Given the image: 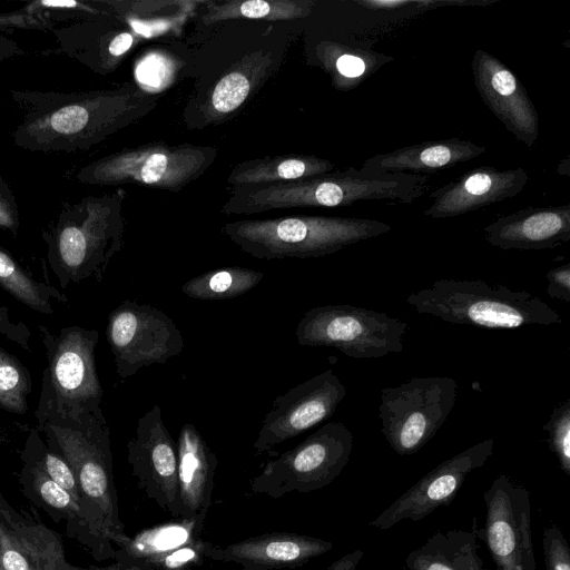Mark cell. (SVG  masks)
<instances>
[{
    "label": "cell",
    "mask_w": 570,
    "mask_h": 570,
    "mask_svg": "<svg viewBox=\"0 0 570 570\" xmlns=\"http://www.w3.org/2000/svg\"><path fill=\"white\" fill-rule=\"evenodd\" d=\"M23 110L13 144L42 153L85 151L147 115L157 98L126 85L78 92L11 90Z\"/></svg>",
    "instance_id": "6da1fadb"
},
{
    "label": "cell",
    "mask_w": 570,
    "mask_h": 570,
    "mask_svg": "<svg viewBox=\"0 0 570 570\" xmlns=\"http://www.w3.org/2000/svg\"><path fill=\"white\" fill-rule=\"evenodd\" d=\"M39 433L70 464L80 491L82 530L78 541L92 557L114 559L110 537L125 533L112 470L110 428L101 407L76 419H52Z\"/></svg>",
    "instance_id": "7a4b0ae2"
},
{
    "label": "cell",
    "mask_w": 570,
    "mask_h": 570,
    "mask_svg": "<svg viewBox=\"0 0 570 570\" xmlns=\"http://www.w3.org/2000/svg\"><path fill=\"white\" fill-rule=\"evenodd\" d=\"M124 189L81 198L65 206L55 225L42 232L47 258L60 287L88 278L102 281L124 245Z\"/></svg>",
    "instance_id": "3957f363"
},
{
    "label": "cell",
    "mask_w": 570,
    "mask_h": 570,
    "mask_svg": "<svg viewBox=\"0 0 570 570\" xmlns=\"http://www.w3.org/2000/svg\"><path fill=\"white\" fill-rule=\"evenodd\" d=\"M380 220L337 216H288L226 223L222 233L258 259L312 258L391 232Z\"/></svg>",
    "instance_id": "277c9868"
},
{
    "label": "cell",
    "mask_w": 570,
    "mask_h": 570,
    "mask_svg": "<svg viewBox=\"0 0 570 570\" xmlns=\"http://www.w3.org/2000/svg\"><path fill=\"white\" fill-rule=\"evenodd\" d=\"M405 302L420 314L444 322L491 330L560 324L561 315L527 291H512L481 279H438L411 293Z\"/></svg>",
    "instance_id": "5b68a950"
},
{
    "label": "cell",
    "mask_w": 570,
    "mask_h": 570,
    "mask_svg": "<svg viewBox=\"0 0 570 570\" xmlns=\"http://www.w3.org/2000/svg\"><path fill=\"white\" fill-rule=\"evenodd\" d=\"M38 331L47 358L35 411V429L40 432L49 420L76 419L98 410L104 391L96 368V330L71 325L52 333L38 325Z\"/></svg>",
    "instance_id": "8992f818"
},
{
    "label": "cell",
    "mask_w": 570,
    "mask_h": 570,
    "mask_svg": "<svg viewBox=\"0 0 570 570\" xmlns=\"http://www.w3.org/2000/svg\"><path fill=\"white\" fill-rule=\"evenodd\" d=\"M217 155L210 146L148 145L96 159L81 167L76 178L86 185L139 184L177 193L199 178Z\"/></svg>",
    "instance_id": "52a82bcc"
},
{
    "label": "cell",
    "mask_w": 570,
    "mask_h": 570,
    "mask_svg": "<svg viewBox=\"0 0 570 570\" xmlns=\"http://www.w3.org/2000/svg\"><path fill=\"white\" fill-rule=\"evenodd\" d=\"M407 328L404 321L365 307L322 305L304 313L295 337L302 346L334 347L353 358H376L402 352Z\"/></svg>",
    "instance_id": "ba28073f"
},
{
    "label": "cell",
    "mask_w": 570,
    "mask_h": 570,
    "mask_svg": "<svg viewBox=\"0 0 570 570\" xmlns=\"http://www.w3.org/2000/svg\"><path fill=\"white\" fill-rule=\"evenodd\" d=\"M353 434L341 422H327L293 449L267 461L250 481L255 494L279 499L331 484L350 460Z\"/></svg>",
    "instance_id": "9c48e42d"
},
{
    "label": "cell",
    "mask_w": 570,
    "mask_h": 570,
    "mask_svg": "<svg viewBox=\"0 0 570 570\" xmlns=\"http://www.w3.org/2000/svg\"><path fill=\"white\" fill-rule=\"evenodd\" d=\"M458 384L448 376L413 377L381 391V432L399 455L419 452L445 423Z\"/></svg>",
    "instance_id": "30bf717a"
},
{
    "label": "cell",
    "mask_w": 570,
    "mask_h": 570,
    "mask_svg": "<svg viewBox=\"0 0 570 570\" xmlns=\"http://www.w3.org/2000/svg\"><path fill=\"white\" fill-rule=\"evenodd\" d=\"M106 337L121 380L142 367L165 364L184 350L180 330L170 316L149 304L125 301L108 315Z\"/></svg>",
    "instance_id": "8fae6325"
},
{
    "label": "cell",
    "mask_w": 570,
    "mask_h": 570,
    "mask_svg": "<svg viewBox=\"0 0 570 570\" xmlns=\"http://www.w3.org/2000/svg\"><path fill=\"white\" fill-rule=\"evenodd\" d=\"M485 523L478 531L494 561V570H537L531 538L529 491L505 474L483 494Z\"/></svg>",
    "instance_id": "7c38bea8"
},
{
    "label": "cell",
    "mask_w": 570,
    "mask_h": 570,
    "mask_svg": "<svg viewBox=\"0 0 570 570\" xmlns=\"http://www.w3.org/2000/svg\"><path fill=\"white\" fill-rule=\"evenodd\" d=\"M345 395V385L331 368L288 389L274 400L262 421L253 444L256 454L269 453L276 445L328 420Z\"/></svg>",
    "instance_id": "4fadbf2b"
},
{
    "label": "cell",
    "mask_w": 570,
    "mask_h": 570,
    "mask_svg": "<svg viewBox=\"0 0 570 570\" xmlns=\"http://www.w3.org/2000/svg\"><path fill=\"white\" fill-rule=\"evenodd\" d=\"M204 522L174 518L144 529L134 537H110L116 551L114 560L134 563L147 570H195L207 559L212 542L202 537Z\"/></svg>",
    "instance_id": "5bb4252c"
},
{
    "label": "cell",
    "mask_w": 570,
    "mask_h": 570,
    "mask_svg": "<svg viewBox=\"0 0 570 570\" xmlns=\"http://www.w3.org/2000/svg\"><path fill=\"white\" fill-rule=\"evenodd\" d=\"M493 439H487L441 462L399 497L368 524L387 530L402 520L419 521L454 501L466 476L481 468L493 453Z\"/></svg>",
    "instance_id": "9a60e30c"
},
{
    "label": "cell",
    "mask_w": 570,
    "mask_h": 570,
    "mask_svg": "<svg viewBox=\"0 0 570 570\" xmlns=\"http://www.w3.org/2000/svg\"><path fill=\"white\" fill-rule=\"evenodd\" d=\"M127 460L139 488L156 504L176 515L177 446L155 404L137 422L127 443Z\"/></svg>",
    "instance_id": "2e32d148"
},
{
    "label": "cell",
    "mask_w": 570,
    "mask_h": 570,
    "mask_svg": "<svg viewBox=\"0 0 570 570\" xmlns=\"http://www.w3.org/2000/svg\"><path fill=\"white\" fill-rule=\"evenodd\" d=\"M478 94L505 129L531 148L539 136V115L518 77L492 53L479 49L471 60Z\"/></svg>",
    "instance_id": "e0dca14e"
},
{
    "label": "cell",
    "mask_w": 570,
    "mask_h": 570,
    "mask_svg": "<svg viewBox=\"0 0 570 570\" xmlns=\"http://www.w3.org/2000/svg\"><path fill=\"white\" fill-rule=\"evenodd\" d=\"M1 570H88L66 558L61 537L43 523L19 513L0 494Z\"/></svg>",
    "instance_id": "ac0fdd59"
},
{
    "label": "cell",
    "mask_w": 570,
    "mask_h": 570,
    "mask_svg": "<svg viewBox=\"0 0 570 570\" xmlns=\"http://www.w3.org/2000/svg\"><path fill=\"white\" fill-rule=\"evenodd\" d=\"M529 181L525 169L473 168L430 194L431 205L424 216L453 218L501 203L519 195Z\"/></svg>",
    "instance_id": "d6986e66"
},
{
    "label": "cell",
    "mask_w": 570,
    "mask_h": 570,
    "mask_svg": "<svg viewBox=\"0 0 570 570\" xmlns=\"http://www.w3.org/2000/svg\"><path fill=\"white\" fill-rule=\"evenodd\" d=\"M332 548L331 541L302 533L268 532L224 547L212 544L206 558L237 563L240 570L296 569Z\"/></svg>",
    "instance_id": "ffe728a7"
},
{
    "label": "cell",
    "mask_w": 570,
    "mask_h": 570,
    "mask_svg": "<svg viewBox=\"0 0 570 570\" xmlns=\"http://www.w3.org/2000/svg\"><path fill=\"white\" fill-rule=\"evenodd\" d=\"M485 240L500 249H550L570 240V204L528 207L499 216L484 228Z\"/></svg>",
    "instance_id": "44dd1931"
},
{
    "label": "cell",
    "mask_w": 570,
    "mask_h": 570,
    "mask_svg": "<svg viewBox=\"0 0 570 570\" xmlns=\"http://www.w3.org/2000/svg\"><path fill=\"white\" fill-rule=\"evenodd\" d=\"M178 471L175 518L205 522L212 504L218 459L193 423H185L176 442Z\"/></svg>",
    "instance_id": "7402d4cb"
},
{
    "label": "cell",
    "mask_w": 570,
    "mask_h": 570,
    "mask_svg": "<svg viewBox=\"0 0 570 570\" xmlns=\"http://www.w3.org/2000/svg\"><path fill=\"white\" fill-rule=\"evenodd\" d=\"M487 148L459 138L422 141L367 158L361 171L367 175L435 173L472 160Z\"/></svg>",
    "instance_id": "603a6c76"
},
{
    "label": "cell",
    "mask_w": 570,
    "mask_h": 570,
    "mask_svg": "<svg viewBox=\"0 0 570 570\" xmlns=\"http://www.w3.org/2000/svg\"><path fill=\"white\" fill-rule=\"evenodd\" d=\"M476 533L436 531L405 558L409 570H489L478 554Z\"/></svg>",
    "instance_id": "cb8c5ba5"
},
{
    "label": "cell",
    "mask_w": 570,
    "mask_h": 570,
    "mask_svg": "<svg viewBox=\"0 0 570 570\" xmlns=\"http://www.w3.org/2000/svg\"><path fill=\"white\" fill-rule=\"evenodd\" d=\"M334 164L305 155L254 158L237 164L227 176L232 187L259 186L299 180L333 171Z\"/></svg>",
    "instance_id": "d4e9b609"
},
{
    "label": "cell",
    "mask_w": 570,
    "mask_h": 570,
    "mask_svg": "<svg viewBox=\"0 0 570 570\" xmlns=\"http://www.w3.org/2000/svg\"><path fill=\"white\" fill-rule=\"evenodd\" d=\"M23 466L20 483L23 492L52 519L67 521L69 535L79 540L82 530L81 510L69 492L51 480L38 462L26 451L21 453Z\"/></svg>",
    "instance_id": "484cf974"
},
{
    "label": "cell",
    "mask_w": 570,
    "mask_h": 570,
    "mask_svg": "<svg viewBox=\"0 0 570 570\" xmlns=\"http://www.w3.org/2000/svg\"><path fill=\"white\" fill-rule=\"evenodd\" d=\"M309 0H228L210 2L202 16L205 24L230 19L293 20L309 14Z\"/></svg>",
    "instance_id": "4316f807"
},
{
    "label": "cell",
    "mask_w": 570,
    "mask_h": 570,
    "mask_svg": "<svg viewBox=\"0 0 570 570\" xmlns=\"http://www.w3.org/2000/svg\"><path fill=\"white\" fill-rule=\"evenodd\" d=\"M264 273L252 268L229 266L207 271L188 279L181 292L195 299L215 301L235 298L256 287Z\"/></svg>",
    "instance_id": "83f0119b"
},
{
    "label": "cell",
    "mask_w": 570,
    "mask_h": 570,
    "mask_svg": "<svg viewBox=\"0 0 570 570\" xmlns=\"http://www.w3.org/2000/svg\"><path fill=\"white\" fill-rule=\"evenodd\" d=\"M0 286L31 309L52 315V302L67 303L68 297L56 287L35 279L7 252L0 248Z\"/></svg>",
    "instance_id": "f1b7e54d"
},
{
    "label": "cell",
    "mask_w": 570,
    "mask_h": 570,
    "mask_svg": "<svg viewBox=\"0 0 570 570\" xmlns=\"http://www.w3.org/2000/svg\"><path fill=\"white\" fill-rule=\"evenodd\" d=\"M31 390L29 370L19 358L0 347V407L13 414H26Z\"/></svg>",
    "instance_id": "f546056e"
},
{
    "label": "cell",
    "mask_w": 570,
    "mask_h": 570,
    "mask_svg": "<svg viewBox=\"0 0 570 570\" xmlns=\"http://www.w3.org/2000/svg\"><path fill=\"white\" fill-rule=\"evenodd\" d=\"M23 450L38 462L51 480L69 492L80 507V491L70 464L62 455L47 446L36 429L30 430Z\"/></svg>",
    "instance_id": "4dcf8cb0"
},
{
    "label": "cell",
    "mask_w": 570,
    "mask_h": 570,
    "mask_svg": "<svg viewBox=\"0 0 570 570\" xmlns=\"http://www.w3.org/2000/svg\"><path fill=\"white\" fill-rule=\"evenodd\" d=\"M337 53L332 68L335 72L334 79L338 88L347 90L365 80L385 61L391 60L384 55L358 48H338Z\"/></svg>",
    "instance_id": "1f68e13d"
},
{
    "label": "cell",
    "mask_w": 570,
    "mask_h": 570,
    "mask_svg": "<svg viewBox=\"0 0 570 570\" xmlns=\"http://www.w3.org/2000/svg\"><path fill=\"white\" fill-rule=\"evenodd\" d=\"M254 85L253 75L247 66L225 75L215 86L209 109L213 115L225 116L238 109L248 97Z\"/></svg>",
    "instance_id": "d6a6232c"
},
{
    "label": "cell",
    "mask_w": 570,
    "mask_h": 570,
    "mask_svg": "<svg viewBox=\"0 0 570 570\" xmlns=\"http://www.w3.org/2000/svg\"><path fill=\"white\" fill-rule=\"evenodd\" d=\"M547 443L556 455L561 470L570 475V399L559 403L543 425Z\"/></svg>",
    "instance_id": "836d02e7"
},
{
    "label": "cell",
    "mask_w": 570,
    "mask_h": 570,
    "mask_svg": "<svg viewBox=\"0 0 570 570\" xmlns=\"http://www.w3.org/2000/svg\"><path fill=\"white\" fill-rule=\"evenodd\" d=\"M22 9L28 13L40 16L51 28L53 27L52 20H76L106 14V11L96 7L92 1L37 0Z\"/></svg>",
    "instance_id": "e575fe53"
},
{
    "label": "cell",
    "mask_w": 570,
    "mask_h": 570,
    "mask_svg": "<svg viewBox=\"0 0 570 570\" xmlns=\"http://www.w3.org/2000/svg\"><path fill=\"white\" fill-rule=\"evenodd\" d=\"M9 29H51V26L38 14L26 12L23 9L0 14V61L20 56L23 50L11 38L3 35Z\"/></svg>",
    "instance_id": "d590c367"
},
{
    "label": "cell",
    "mask_w": 570,
    "mask_h": 570,
    "mask_svg": "<svg viewBox=\"0 0 570 570\" xmlns=\"http://www.w3.org/2000/svg\"><path fill=\"white\" fill-rule=\"evenodd\" d=\"M542 544L547 570H570L569 543L557 525L544 528Z\"/></svg>",
    "instance_id": "8d00e7d4"
},
{
    "label": "cell",
    "mask_w": 570,
    "mask_h": 570,
    "mask_svg": "<svg viewBox=\"0 0 570 570\" xmlns=\"http://www.w3.org/2000/svg\"><path fill=\"white\" fill-rule=\"evenodd\" d=\"M20 225L18 204L8 183L0 176V227L17 234Z\"/></svg>",
    "instance_id": "74e56055"
},
{
    "label": "cell",
    "mask_w": 570,
    "mask_h": 570,
    "mask_svg": "<svg viewBox=\"0 0 570 570\" xmlns=\"http://www.w3.org/2000/svg\"><path fill=\"white\" fill-rule=\"evenodd\" d=\"M0 334L9 341L19 345L26 351H30L31 331L28 325L22 322L12 321L9 308L0 304Z\"/></svg>",
    "instance_id": "f35d334b"
},
{
    "label": "cell",
    "mask_w": 570,
    "mask_h": 570,
    "mask_svg": "<svg viewBox=\"0 0 570 570\" xmlns=\"http://www.w3.org/2000/svg\"><path fill=\"white\" fill-rule=\"evenodd\" d=\"M167 65L163 61L161 58L156 56L146 57L145 60H141L139 65H137L136 77L139 82H144L151 87H157L160 83H164V80L170 75V71Z\"/></svg>",
    "instance_id": "ab89813d"
},
{
    "label": "cell",
    "mask_w": 570,
    "mask_h": 570,
    "mask_svg": "<svg viewBox=\"0 0 570 570\" xmlns=\"http://www.w3.org/2000/svg\"><path fill=\"white\" fill-rule=\"evenodd\" d=\"M547 281V293L550 297L570 303V263L548 271Z\"/></svg>",
    "instance_id": "60d3db41"
},
{
    "label": "cell",
    "mask_w": 570,
    "mask_h": 570,
    "mask_svg": "<svg viewBox=\"0 0 570 570\" xmlns=\"http://www.w3.org/2000/svg\"><path fill=\"white\" fill-rule=\"evenodd\" d=\"M135 38L128 31L118 32L111 40L109 53L112 61L117 62L134 45Z\"/></svg>",
    "instance_id": "b9f144b4"
},
{
    "label": "cell",
    "mask_w": 570,
    "mask_h": 570,
    "mask_svg": "<svg viewBox=\"0 0 570 570\" xmlns=\"http://www.w3.org/2000/svg\"><path fill=\"white\" fill-rule=\"evenodd\" d=\"M364 557L361 549H356L350 553L342 556L340 559L332 562L324 570H357V566Z\"/></svg>",
    "instance_id": "7bdbcfd3"
},
{
    "label": "cell",
    "mask_w": 570,
    "mask_h": 570,
    "mask_svg": "<svg viewBox=\"0 0 570 570\" xmlns=\"http://www.w3.org/2000/svg\"><path fill=\"white\" fill-rule=\"evenodd\" d=\"M88 570H147V569L139 564L115 562V563H112L110 566H106V567L90 566L88 568Z\"/></svg>",
    "instance_id": "ee69618b"
},
{
    "label": "cell",
    "mask_w": 570,
    "mask_h": 570,
    "mask_svg": "<svg viewBox=\"0 0 570 570\" xmlns=\"http://www.w3.org/2000/svg\"><path fill=\"white\" fill-rule=\"evenodd\" d=\"M3 441H4V433H3L2 428L0 426V448H1L2 443H3Z\"/></svg>",
    "instance_id": "f6af8a7d"
},
{
    "label": "cell",
    "mask_w": 570,
    "mask_h": 570,
    "mask_svg": "<svg viewBox=\"0 0 570 570\" xmlns=\"http://www.w3.org/2000/svg\"><path fill=\"white\" fill-rule=\"evenodd\" d=\"M1 570V569H0Z\"/></svg>",
    "instance_id": "bcb514c9"
}]
</instances>
